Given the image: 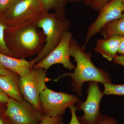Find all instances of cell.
Returning <instances> with one entry per match:
<instances>
[{
	"mask_svg": "<svg viewBox=\"0 0 124 124\" xmlns=\"http://www.w3.org/2000/svg\"><path fill=\"white\" fill-rule=\"evenodd\" d=\"M104 94L124 96V85H114L112 83L103 84Z\"/></svg>",
	"mask_w": 124,
	"mask_h": 124,
	"instance_id": "e0dca14e",
	"label": "cell"
},
{
	"mask_svg": "<svg viewBox=\"0 0 124 124\" xmlns=\"http://www.w3.org/2000/svg\"><path fill=\"white\" fill-rule=\"evenodd\" d=\"M0 63L7 69L17 73L20 77L26 75L33 68L30 61L25 59L12 57L1 53Z\"/></svg>",
	"mask_w": 124,
	"mask_h": 124,
	"instance_id": "7c38bea8",
	"label": "cell"
},
{
	"mask_svg": "<svg viewBox=\"0 0 124 124\" xmlns=\"http://www.w3.org/2000/svg\"><path fill=\"white\" fill-rule=\"evenodd\" d=\"M8 27L0 20V53L12 57L16 58L15 55L7 47L5 38V32Z\"/></svg>",
	"mask_w": 124,
	"mask_h": 124,
	"instance_id": "2e32d148",
	"label": "cell"
},
{
	"mask_svg": "<svg viewBox=\"0 0 124 124\" xmlns=\"http://www.w3.org/2000/svg\"><path fill=\"white\" fill-rule=\"evenodd\" d=\"M45 10L48 13L50 10H55L56 13L64 14V7L68 0H42Z\"/></svg>",
	"mask_w": 124,
	"mask_h": 124,
	"instance_id": "9a60e30c",
	"label": "cell"
},
{
	"mask_svg": "<svg viewBox=\"0 0 124 124\" xmlns=\"http://www.w3.org/2000/svg\"><path fill=\"white\" fill-rule=\"evenodd\" d=\"M88 85L86 100L78 101L76 110L84 112V115L78 118L82 124H98L102 116L100 112V103L104 94L100 91L98 82H90Z\"/></svg>",
	"mask_w": 124,
	"mask_h": 124,
	"instance_id": "52a82bcc",
	"label": "cell"
},
{
	"mask_svg": "<svg viewBox=\"0 0 124 124\" xmlns=\"http://www.w3.org/2000/svg\"><path fill=\"white\" fill-rule=\"evenodd\" d=\"M123 36L115 35L107 39L98 40L94 51L108 61H112L117 55Z\"/></svg>",
	"mask_w": 124,
	"mask_h": 124,
	"instance_id": "8fae6325",
	"label": "cell"
},
{
	"mask_svg": "<svg viewBox=\"0 0 124 124\" xmlns=\"http://www.w3.org/2000/svg\"><path fill=\"white\" fill-rule=\"evenodd\" d=\"M75 95L64 92H56L47 87L40 94L41 112L49 116H62L66 109L77 102Z\"/></svg>",
	"mask_w": 124,
	"mask_h": 124,
	"instance_id": "8992f818",
	"label": "cell"
},
{
	"mask_svg": "<svg viewBox=\"0 0 124 124\" xmlns=\"http://www.w3.org/2000/svg\"><path fill=\"white\" fill-rule=\"evenodd\" d=\"M99 11L98 17L89 27L87 31L86 39L82 47L84 51L86 45L93 37L100 32L103 28L108 23L122 17L124 11L122 0H112Z\"/></svg>",
	"mask_w": 124,
	"mask_h": 124,
	"instance_id": "30bf717a",
	"label": "cell"
},
{
	"mask_svg": "<svg viewBox=\"0 0 124 124\" xmlns=\"http://www.w3.org/2000/svg\"><path fill=\"white\" fill-rule=\"evenodd\" d=\"M68 1H70V2H78L79 1H83L85 2L86 5H87L89 0H68Z\"/></svg>",
	"mask_w": 124,
	"mask_h": 124,
	"instance_id": "83f0119b",
	"label": "cell"
},
{
	"mask_svg": "<svg viewBox=\"0 0 124 124\" xmlns=\"http://www.w3.org/2000/svg\"><path fill=\"white\" fill-rule=\"evenodd\" d=\"M98 124H119L114 118L106 116H102Z\"/></svg>",
	"mask_w": 124,
	"mask_h": 124,
	"instance_id": "7402d4cb",
	"label": "cell"
},
{
	"mask_svg": "<svg viewBox=\"0 0 124 124\" xmlns=\"http://www.w3.org/2000/svg\"><path fill=\"white\" fill-rule=\"evenodd\" d=\"M14 0H0V15L6 11Z\"/></svg>",
	"mask_w": 124,
	"mask_h": 124,
	"instance_id": "44dd1931",
	"label": "cell"
},
{
	"mask_svg": "<svg viewBox=\"0 0 124 124\" xmlns=\"http://www.w3.org/2000/svg\"><path fill=\"white\" fill-rule=\"evenodd\" d=\"M19 75L14 73L10 75H0V88L10 98L19 101L24 100L19 87Z\"/></svg>",
	"mask_w": 124,
	"mask_h": 124,
	"instance_id": "4fadbf2b",
	"label": "cell"
},
{
	"mask_svg": "<svg viewBox=\"0 0 124 124\" xmlns=\"http://www.w3.org/2000/svg\"><path fill=\"white\" fill-rule=\"evenodd\" d=\"M113 61L115 64L121 65L124 67V54L116 55L113 59Z\"/></svg>",
	"mask_w": 124,
	"mask_h": 124,
	"instance_id": "d4e9b609",
	"label": "cell"
},
{
	"mask_svg": "<svg viewBox=\"0 0 124 124\" xmlns=\"http://www.w3.org/2000/svg\"><path fill=\"white\" fill-rule=\"evenodd\" d=\"M118 53L124 54V37H123L122 40L120 44L118 50Z\"/></svg>",
	"mask_w": 124,
	"mask_h": 124,
	"instance_id": "4316f807",
	"label": "cell"
},
{
	"mask_svg": "<svg viewBox=\"0 0 124 124\" xmlns=\"http://www.w3.org/2000/svg\"><path fill=\"white\" fill-rule=\"evenodd\" d=\"M0 124H13L5 116L0 115Z\"/></svg>",
	"mask_w": 124,
	"mask_h": 124,
	"instance_id": "484cf974",
	"label": "cell"
},
{
	"mask_svg": "<svg viewBox=\"0 0 124 124\" xmlns=\"http://www.w3.org/2000/svg\"><path fill=\"white\" fill-rule=\"evenodd\" d=\"M38 23H29L14 27H8L5 32L7 47L17 58L38 55L46 41L43 31H38Z\"/></svg>",
	"mask_w": 124,
	"mask_h": 124,
	"instance_id": "6da1fadb",
	"label": "cell"
},
{
	"mask_svg": "<svg viewBox=\"0 0 124 124\" xmlns=\"http://www.w3.org/2000/svg\"><path fill=\"white\" fill-rule=\"evenodd\" d=\"M104 39H107L115 35L124 37V14L119 19L113 20L106 24L101 30Z\"/></svg>",
	"mask_w": 124,
	"mask_h": 124,
	"instance_id": "5bb4252c",
	"label": "cell"
},
{
	"mask_svg": "<svg viewBox=\"0 0 124 124\" xmlns=\"http://www.w3.org/2000/svg\"><path fill=\"white\" fill-rule=\"evenodd\" d=\"M122 4H123V6H124V0H122Z\"/></svg>",
	"mask_w": 124,
	"mask_h": 124,
	"instance_id": "f1b7e54d",
	"label": "cell"
},
{
	"mask_svg": "<svg viewBox=\"0 0 124 124\" xmlns=\"http://www.w3.org/2000/svg\"><path fill=\"white\" fill-rule=\"evenodd\" d=\"M10 98L4 91L0 88V103L6 104L8 102Z\"/></svg>",
	"mask_w": 124,
	"mask_h": 124,
	"instance_id": "603a6c76",
	"label": "cell"
},
{
	"mask_svg": "<svg viewBox=\"0 0 124 124\" xmlns=\"http://www.w3.org/2000/svg\"><path fill=\"white\" fill-rule=\"evenodd\" d=\"M4 115L13 124H39L44 116L24 99L19 101L11 98Z\"/></svg>",
	"mask_w": 124,
	"mask_h": 124,
	"instance_id": "ba28073f",
	"label": "cell"
},
{
	"mask_svg": "<svg viewBox=\"0 0 124 124\" xmlns=\"http://www.w3.org/2000/svg\"><path fill=\"white\" fill-rule=\"evenodd\" d=\"M70 56L75 58L77 66L73 73H68L62 75L57 79L66 76L71 78V84L73 91L78 95H82V85L85 82H96L102 84L111 83V78L108 73L102 69L95 67L91 60L92 54L86 53L78 44L75 39L72 38L70 45Z\"/></svg>",
	"mask_w": 124,
	"mask_h": 124,
	"instance_id": "7a4b0ae2",
	"label": "cell"
},
{
	"mask_svg": "<svg viewBox=\"0 0 124 124\" xmlns=\"http://www.w3.org/2000/svg\"><path fill=\"white\" fill-rule=\"evenodd\" d=\"M49 80L46 70L40 68H33L26 75L19 77V87L24 100L41 113L40 94L46 88V82Z\"/></svg>",
	"mask_w": 124,
	"mask_h": 124,
	"instance_id": "5b68a950",
	"label": "cell"
},
{
	"mask_svg": "<svg viewBox=\"0 0 124 124\" xmlns=\"http://www.w3.org/2000/svg\"><path fill=\"white\" fill-rule=\"evenodd\" d=\"M48 13L42 0H14L10 7L0 15V20L8 27L29 23H38Z\"/></svg>",
	"mask_w": 124,
	"mask_h": 124,
	"instance_id": "277c9868",
	"label": "cell"
},
{
	"mask_svg": "<svg viewBox=\"0 0 124 124\" xmlns=\"http://www.w3.org/2000/svg\"><path fill=\"white\" fill-rule=\"evenodd\" d=\"M112 0H89L87 5L97 11H99L105 5Z\"/></svg>",
	"mask_w": 124,
	"mask_h": 124,
	"instance_id": "ac0fdd59",
	"label": "cell"
},
{
	"mask_svg": "<svg viewBox=\"0 0 124 124\" xmlns=\"http://www.w3.org/2000/svg\"><path fill=\"white\" fill-rule=\"evenodd\" d=\"M15 73L7 69L1 63H0V75L8 76L12 75L13 73Z\"/></svg>",
	"mask_w": 124,
	"mask_h": 124,
	"instance_id": "cb8c5ba5",
	"label": "cell"
},
{
	"mask_svg": "<svg viewBox=\"0 0 124 124\" xmlns=\"http://www.w3.org/2000/svg\"><path fill=\"white\" fill-rule=\"evenodd\" d=\"M63 119L62 116H50L44 115L39 124H59Z\"/></svg>",
	"mask_w": 124,
	"mask_h": 124,
	"instance_id": "d6986e66",
	"label": "cell"
},
{
	"mask_svg": "<svg viewBox=\"0 0 124 124\" xmlns=\"http://www.w3.org/2000/svg\"><path fill=\"white\" fill-rule=\"evenodd\" d=\"M69 108L70 110L71 114V118L70 122L68 124H83L80 123L76 115V112L77 110L76 107L74 106V105H73V106H71ZM59 124H64L61 122Z\"/></svg>",
	"mask_w": 124,
	"mask_h": 124,
	"instance_id": "ffe728a7",
	"label": "cell"
},
{
	"mask_svg": "<svg viewBox=\"0 0 124 124\" xmlns=\"http://www.w3.org/2000/svg\"><path fill=\"white\" fill-rule=\"evenodd\" d=\"M73 33L68 31L63 33L61 41L57 46L48 55L38 63L33 68H40L47 70L54 64H61L69 70L75 67L70 60V45Z\"/></svg>",
	"mask_w": 124,
	"mask_h": 124,
	"instance_id": "9c48e42d",
	"label": "cell"
},
{
	"mask_svg": "<svg viewBox=\"0 0 124 124\" xmlns=\"http://www.w3.org/2000/svg\"><path fill=\"white\" fill-rule=\"evenodd\" d=\"M71 25L67 19L65 14L56 13H49L45 15L37 23L38 28L42 29L46 37L44 46L35 58L30 61L31 66L40 62L55 48L60 43L63 33L68 31Z\"/></svg>",
	"mask_w": 124,
	"mask_h": 124,
	"instance_id": "3957f363",
	"label": "cell"
}]
</instances>
